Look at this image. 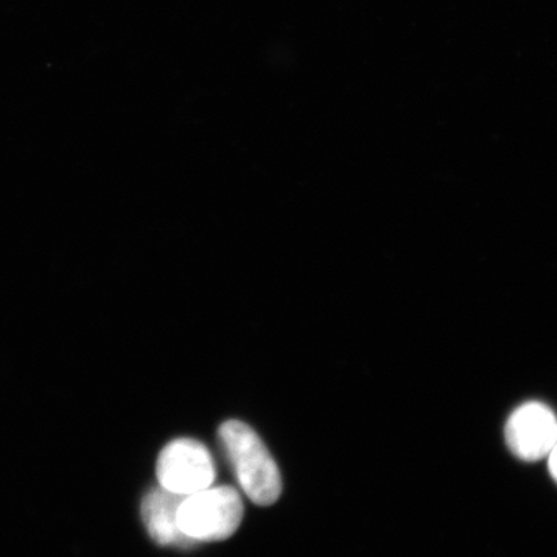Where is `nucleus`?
I'll return each instance as SVG.
<instances>
[{"label": "nucleus", "mask_w": 557, "mask_h": 557, "mask_svg": "<svg viewBox=\"0 0 557 557\" xmlns=\"http://www.w3.org/2000/svg\"><path fill=\"white\" fill-rule=\"evenodd\" d=\"M157 476L165 490L190 496L213 484V458L205 445L194 438H177L160 451Z\"/></svg>", "instance_id": "3"}, {"label": "nucleus", "mask_w": 557, "mask_h": 557, "mask_svg": "<svg viewBox=\"0 0 557 557\" xmlns=\"http://www.w3.org/2000/svg\"><path fill=\"white\" fill-rule=\"evenodd\" d=\"M505 437L508 449L520 461H541L557 442V417L546 404L527 401L508 417Z\"/></svg>", "instance_id": "4"}, {"label": "nucleus", "mask_w": 557, "mask_h": 557, "mask_svg": "<svg viewBox=\"0 0 557 557\" xmlns=\"http://www.w3.org/2000/svg\"><path fill=\"white\" fill-rule=\"evenodd\" d=\"M187 496L165 490L163 486L152 487L146 494L141 515L150 537L160 546L190 548L198 543L181 531L177 522L178 508Z\"/></svg>", "instance_id": "5"}, {"label": "nucleus", "mask_w": 557, "mask_h": 557, "mask_svg": "<svg viewBox=\"0 0 557 557\" xmlns=\"http://www.w3.org/2000/svg\"><path fill=\"white\" fill-rule=\"evenodd\" d=\"M219 437L246 496L259 506L275 504L282 494L281 472L260 436L246 423L227 421Z\"/></svg>", "instance_id": "1"}, {"label": "nucleus", "mask_w": 557, "mask_h": 557, "mask_svg": "<svg viewBox=\"0 0 557 557\" xmlns=\"http://www.w3.org/2000/svg\"><path fill=\"white\" fill-rule=\"evenodd\" d=\"M548 471L552 473L553 479L557 483V442L555 443L552 451L548 453Z\"/></svg>", "instance_id": "6"}, {"label": "nucleus", "mask_w": 557, "mask_h": 557, "mask_svg": "<svg viewBox=\"0 0 557 557\" xmlns=\"http://www.w3.org/2000/svg\"><path fill=\"white\" fill-rule=\"evenodd\" d=\"M243 515L239 493L224 485L187 496L178 508L177 522L194 541L219 542L238 531Z\"/></svg>", "instance_id": "2"}]
</instances>
